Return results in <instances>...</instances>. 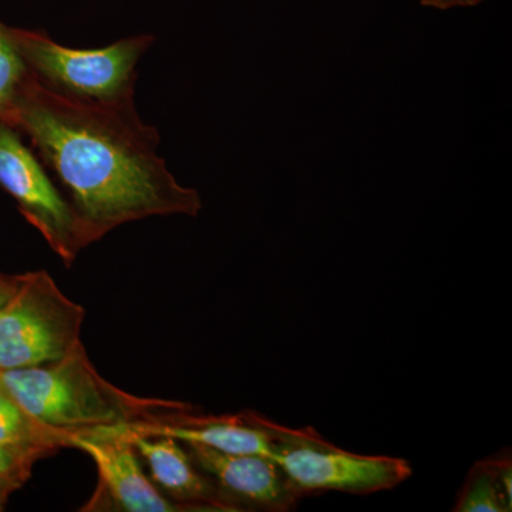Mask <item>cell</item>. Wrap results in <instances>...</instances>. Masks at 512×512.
I'll return each instance as SVG.
<instances>
[{
	"instance_id": "52a82bcc",
	"label": "cell",
	"mask_w": 512,
	"mask_h": 512,
	"mask_svg": "<svg viewBox=\"0 0 512 512\" xmlns=\"http://www.w3.org/2000/svg\"><path fill=\"white\" fill-rule=\"evenodd\" d=\"M72 447L92 458L99 471V490L86 510L94 511L107 500L119 511H194L188 505L165 497L156 484L148 480L138 463L136 448L120 427L76 434Z\"/></svg>"
},
{
	"instance_id": "ba28073f",
	"label": "cell",
	"mask_w": 512,
	"mask_h": 512,
	"mask_svg": "<svg viewBox=\"0 0 512 512\" xmlns=\"http://www.w3.org/2000/svg\"><path fill=\"white\" fill-rule=\"evenodd\" d=\"M185 450L238 511H291L301 500L271 457L222 453L200 444H185Z\"/></svg>"
},
{
	"instance_id": "3957f363",
	"label": "cell",
	"mask_w": 512,
	"mask_h": 512,
	"mask_svg": "<svg viewBox=\"0 0 512 512\" xmlns=\"http://www.w3.org/2000/svg\"><path fill=\"white\" fill-rule=\"evenodd\" d=\"M13 42L36 82L66 99L93 106H134L137 63L153 36H134L103 49L57 45L40 32L10 28Z\"/></svg>"
},
{
	"instance_id": "2e32d148",
	"label": "cell",
	"mask_w": 512,
	"mask_h": 512,
	"mask_svg": "<svg viewBox=\"0 0 512 512\" xmlns=\"http://www.w3.org/2000/svg\"><path fill=\"white\" fill-rule=\"evenodd\" d=\"M421 5L427 8L440 10L471 8V6L480 5L484 0H420Z\"/></svg>"
},
{
	"instance_id": "8992f818",
	"label": "cell",
	"mask_w": 512,
	"mask_h": 512,
	"mask_svg": "<svg viewBox=\"0 0 512 512\" xmlns=\"http://www.w3.org/2000/svg\"><path fill=\"white\" fill-rule=\"evenodd\" d=\"M0 190L18 204L20 214L46 239L66 266L89 245L72 205L52 175L26 146L15 127L0 121Z\"/></svg>"
},
{
	"instance_id": "9a60e30c",
	"label": "cell",
	"mask_w": 512,
	"mask_h": 512,
	"mask_svg": "<svg viewBox=\"0 0 512 512\" xmlns=\"http://www.w3.org/2000/svg\"><path fill=\"white\" fill-rule=\"evenodd\" d=\"M22 281L23 274L9 275L0 272V311L8 305L10 299L18 292Z\"/></svg>"
},
{
	"instance_id": "6da1fadb",
	"label": "cell",
	"mask_w": 512,
	"mask_h": 512,
	"mask_svg": "<svg viewBox=\"0 0 512 512\" xmlns=\"http://www.w3.org/2000/svg\"><path fill=\"white\" fill-rule=\"evenodd\" d=\"M28 138L87 242L156 215L197 217L200 194L183 187L158 156L160 136L136 107H106L59 96L30 74L6 121Z\"/></svg>"
},
{
	"instance_id": "30bf717a",
	"label": "cell",
	"mask_w": 512,
	"mask_h": 512,
	"mask_svg": "<svg viewBox=\"0 0 512 512\" xmlns=\"http://www.w3.org/2000/svg\"><path fill=\"white\" fill-rule=\"evenodd\" d=\"M121 431L136 448L138 456L146 460L154 483L163 490L165 497L188 505L194 511H238L217 485L195 467L180 441Z\"/></svg>"
},
{
	"instance_id": "5bb4252c",
	"label": "cell",
	"mask_w": 512,
	"mask_h": 512,
	"mask_svg": "<svg viewBox=\"0 0 512 512\" xmlns=\"http://www.w3.org/2000/svg\"><path fill=\"white\" fill-rule=\"evenodd\" d=\"M39 458L0 444V512L9 498L28 483Z\"/></svg>"
},
{
	"instance_id": "9c48e42d",
	"label": "cell",
	"mask_w": 512,
	"mask_h": 512,
	"mask_svg": "<svg viewBox=\"0 0 512 512\" xmlns=\"http://www.w3.org/2000/svg\"><path fill=\"white\" fill-rule=\"evenodd\" d=\"M126 433L144 437H171L184 444H200L222 453L258 454L269 457L271 440L268 433L237 416H194L190 412L161 414L154 419L121 426Z\"/></svg>"
},
{
	"instance_id": "7a4b0ae2",
	"label": "cell",
	"mask_w": 512,
	"mask_h": 512,
	"mask_svg": "<svg viewBox=\"0 0 512 512\" xmlns=\"http://www.w3.org/2000/svg\"><path fill=\"white\" fill-rule=\"evenodd\" d=\"M0 382L37 420L74 434L194 410L188 403L134 396L107 382L82 340L55 362L3 370Z\"/></svg>"
},
{
	"instance_id": "4fadbf2b",
	"label": "cell",
	"mask_w": 512,
	"mask_h": 512,
	"mask_svg": "<svg viewBox=\"0 0 512 512\" xmlns=\"http://www.w3.org/2000/svg\"><path fill=\"white\" fill-rule=\"evenodd\" d=\"M28 64L13 42L10 28L0 22V121L6 123L15 109L23 86L28 82Z\"/></svg>"
},
{
	"instance_id": "277c9868",
	"label": "cell",
	"mask_w": 512,
	"mask_h": 512,
	"mask_svg": "<svg viewBox=\"0 0 512 512\" xmlns=\"http://www.w3.org/2000/svg\"><path fill=\"white\" fill-rule=\"evenodd\" d=\"M242 414L268 433L269 457L281 468L299 498L326 491L379 493L396 488L413 474L403 458L350 453L330 444L313 427L289 429L261 414Z\"/></svg>"
},
{
	"instance_id": "8fae6325",
	"label": "cell",
	"mask_w": 512,
	"mask_h": 512,
	"mask_svg": "<svg viewBox=\"0 0 512 512\" xmlns=\"http://www.w3.org/2000/svg\"><path fill=\"white\" fill-rule=\"evenodd\" d=\"M74 436L37 420L0 382V444L42 460L60 448L72 447Z\"/></svg>"
},
{
	"instance_id": "7c38bea8",
	"label": "cell",
	"mask_w": 512,
	"mask_h": 512,
	"mask_svg": "<svg viewBox=\"0 0 512 512\" xmlns=\"http://www.w3.org/2000/svg\"><path fill=\"white\" fill-rule=\"evenodd\" d=\"M512 464L507 454L478 461L468 473L454 511L510 512Z\"/></svg>"
},
{
	"instance_id": "5b68a950",
	"label": "cell",
	"mask_w": 512,
	"mask_h": 512,
	"mask_svg": "<svg viewBox=\"0 0 512 512\" xmlns=\"http://www.w3.org/2000/svg\"><path fill=\"white\" fill-rule=\"evenodd\" d=\"M86 311L46 271L23 274L0 311V372L55 362L79 343Z\"/></svg>"
}]
</instances>
